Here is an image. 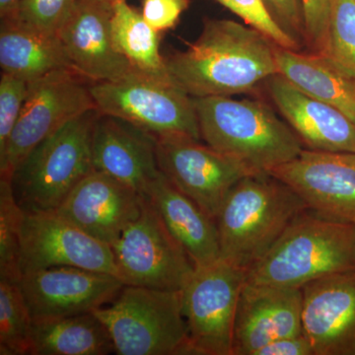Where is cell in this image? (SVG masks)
I'll use <instances>...</instances> for the list:
<instances>
[{"instance_id":"obj_1","label":"cell","mask_w":355,"mask_h":355,"mask_svg":"<svg viewBox=\"0 0 355 355\" xmlns=\"http://www.w3.org/2000/svg\"><path fill=\"white\" fill-rule=\"evenodd\" d=\"M275 46L251 26L207 19L187 50L164 58L166 70L193 98L244 94L279 74Z\"/></svg>"},{"instance_id":"obj_2","label":"cell","mask_w":355,"mask_h":355,"mask_svg":"<svg viewBox=\"0 0 355 355\" xmlns=\"http://www.w3.org/2000/svg\"><path fill=\"white\" fill-rule=\"evenodd\" d=\"M306 209L297 193L268 173L245 177L216 217L220 259L248 272Z\"/></svg>"},{"instance_id":"obj_3","label":"cell","mask_w":355,"mask_h":355,"mask_svg":"<svg viewBox=\"0 0 355 355\" xmlns=\"http://www.w3.org/2000/svg\"><path fill=\"white\" fill-rule=\"evenodd\" d=\"M350 270H355V226L306 209L248 270L246 282L301 289L313 280Z\"/></svg>"},{"instance_id":"obj_4","label":"cell","mask_w":355,"mask_h":355,"mask_svg":"<svg viewBox=\"0 0 355 355\" xmlns=\"http://www.w3.org/2000/svg\"><path fill=\"white\" fill-rule=\"evenodd\" d=\"M193 102L205 144L254 172L270 173L304 149L286 121L263 103L223 96L193 98Z\"/></svg>"},{"instance_id":"obj_5","label":"cell","mask_w":355,"mask_h":355,"mask_svg":"<svg viewBox=\"0 0 355 355\" xmlns=\"http://www.w3.org/2000/svg\"><path fill=\"white\" fill-rule=\"evenodd\" d=\"M99 112L91 110L40 142L16 168L11 184L25 211L55 210L79 182L94 171L92 130Z\"/></svg>"},{"instance_id":"obj_6","label":"cell","mask_w":355,"mask_h":355,"mask_svg":"<svg viewBox=\"0 0 355 355\" xmlns=\"http://www.w3.org/2000/svg\"><path fill=\"white\" fill-rule=\"evenodd\" d=\"M93 313L108 329L114 354H191L181 291L125 286Z\"/></svg>"},{"instance_id":"obj_7","label":"cell","mask_w":355,"mask_h":355,"mask_svg":"<svg viewBox=\"0 0 355 355\" xmlns=\"http://www.w3.org/2000/svg\"><path fill=\"white\" fill-rule=\"evenodd\" d=\"M90 92L100 114L128 121L157 139L183 135L202 139L193 98L171 79L139 72L91 83Z\"/></svg>"},{"instance_id":"obj_8","label":"cell","mask_w":355,"mask_h":355,"mask_svg":"<svg viewBox=\"0 0 355 355\" xmlns=\"http://www.w3.org/2000/svg\"><path fill=\"white\" fill-rule=\"evenodd\" d=\"M111 247L125 286L181 291L195 272V263L146 196L139 218Z\"/></svg>"},{"instance_id":"obj_9","label":"cell","mask_w":355,"mask_h":355,"mask_svg":"<svg viewBox=\"0 0 355 355\" xmlns=\"http://www.w3.org/2000/svg\"><path fill=\"white\" fill-rule=\"evenodd\" d=\"M246 279L247 270L222 259L196 266L181 291L191 354L233 355L236 312Z\"/></svg>"},{"instance_id":"obj_10","label":"cell","mask_w":355,"mask_h":355,"mask_svg":"<svg viewBox=\"0 0 355 355\" xmlns=\"http://www.w3.org/2000/svg\"><path fill=\"white\" fill-rule=\"evenodd\" d=\"M80 74L62 69L28 83V93L17 125L3 155L0 177H12L17 166L40 142L72 119L96 109L94 100Z\"/></svg>"},{"instance_id":"obj_11","label":"cell","mask_w":355,"mask_h":355,"mask_svg":"<svg viewBox=\"0 0 355 355\" xmlns=\"http://www.w3.org/2000/svg\"><path fill=\"white\" fill-rule=\"evenodd\" d=\"M156 154L160 172L214 219L235 184L258 174L238 159L183 135L158 137Z\"/></svg>"},{"instance_id":"obj_12","label":"cell","mask_w":355,"mask_h":355,"mask_svg":"<svg viewBox=\"0 0 355 355\" xmlns=\"http://www.w3.org/2000/svg\"><path fill=\"white\" fill-rule=\"evenodd\" d=\"M20 266L22 275L39 268L67 266L118 277L112 247L87 234L55 210L25 211Z\"/></svg>"},{"instance_id":"obj_13","label":"cell","mask_w":355,"mask_h":355,"mask_svg":"<svg viewBox=\"0 0 355 355\" xmlns=\"http://www.w3.org/2000/svg\"><path fill=\"white\" fill-rule=\"evenodd\" d=\"M268 174L297 193L308 209L355 226V153L305 148Z\"/></svg>"},{"instance_id":"obj_14","label":"cell","mask_w":355,"mask_h":355,"mask_svg":"<svg viewBox=\"0 0 355 355\" xmlns=\"http://www.w3.org/2000/svg\"><path fill=\"white\" fill-rule=\"evenodd\" d=\"M18 284L33 320L92 313L111 303L125 286L110 273L67 266L29 270Z\"/></svg>"},{"instance_id":"obj_15","label":"cell","mask_w":355,"mask_h":355,"mask_svg":"<svg viewBox=\"0 0 355 355\" xmlns=\"http://www.w3.org/2000/svg\"><path fill=\"white\" fill-rule=\"evenodd\" d=\"M113 3L77 0L58 32L77 73L93 83L114 81L139 73L114 46Z\"/></svg>"},{"instance_id":"obj_16","label":"cell","mask_w":355,"mask_h":355,"mask_svg":"<svg viewBox=\"0 0 355 355\" xmlns=\"http://www.w3.org/2000/svg\"><path fill=\"white\" fill-rule=\"evenodd\" d=\"M144 197L132 187L94 170L77 184L55 211L112 246L139 218Z\"/></svg>"},{"instance_id":"obj_17","label":"cell","mask_w":355,"mask_h":355,"mask_svg":"<svg viewBox=\"0 0 355 355\" xmlns=\"http://www.w3.org/2000/svg\"><path fill=\"white\" fill-rule=\"evenodd\" d=\"M303 333L314 355H355V270L306 284Z\"/></svg>"},{"instance_id":"obj_18","label":"cell","mask_w":355,"mask_h":355,"mask_svg":"<svg viewBox=\"0 0 355 355\" xmlns=\"http://www.w3.org/2000/svg\"><path fill=\"white\" fill-rule=\"evenodd\" d=\"M302 289L246 284L233 333V355H254L268 343L303 333Z\"/></svg>"},{"instance_id":"obj_19","label":"cell","mask_w":355,"mask_h":355,"mask_svg":"<svg viewBox=\"0 0 355 355\" xmlns=\"http://www.w3.org/2000/svg\"><path fill=\"white\" fill-rule=\"evenodd\" d=\"M156 144L157 137L151 133L99 113L92 130L93 164L144 195L161 173Z\"/></svg>"},{"instance_id":"obj_20","label":"cell","mask_w":355,"mask_h":355,"mask_svg":"<svg viewBox=\"0 0 355 355\" xmlns=\"http://www.w3.org/2000/svg\"><path fill=\"white\" fill-rule=\"evenodd\" d=\"M268 89L306 149L355 153V123L347 114L299 90L280 74L268 79Z\"/></svg>"},{"instance_id":"obj_21","label":"cell","mask_w":355,"mask_h":355,"mask_svg":"<svg viewBox=\"0 0 355 355\" xmlns=\"http://www.w3.org/2000/svg\"><path fill=\"white\" fill-rule=\"evenodd\" d=\"M144 196L153 203L196 266L209 265L220 259L216 219L178 190L162 173Z\"/></svg>"},{"instance_id":"obj_22","label":"cell","mask_w":355,"mask_h":355,"mask_svg":"<svg viewBox=\"0 0 355 355\" xmlns=\"http://www.w3.org/2000/svg\"><path fill=\"white\" fill-rule=\"evenodd\" d=\"M0 65L4 73L27 83L57 70L73 69L58 34L41 31L17 18L1 19Z\"/></svg>"},{"instance_id":"obj_23","label":"cell","mask_w":355,"mask_h":355,"mask_svg":"<svg viewBox=\"0 0 355 355\" xmlns=\"http://www.w3.org/2000/svg\"><path fill=\"white\" fill-rule=\"evenodd\" d=\"M279 74L299 90L342 111L355 123V76L320 53L275 46Z\"/></svg>"},{"instance_id":"obj_24","label":"cell","mask_w":355,"mask_h":355,"mask_svg":"<svg viewBox=\"0 0 355 355\" xmlns=\"http://www.w3.org/2000/svg\"><path fill=\"white\" fill-rule=\"evenodd\" d=\"M116 352L108 329L94 313L33 320L31 355H107Z\"/></svg>"},{"instance_id":"obj_25","label":"cell","mask_w":355,"mask_h":355,"mask_svg":"<svg viewBox=\"0 0 355 355\" xmlns=\"http://www.w3.org/2000/svg\"><path fill=\"white\" fill-rule=\"evenodd\" d=\"M160 34L127 0L113 2L112 37L116 50L142 73L170 79L160 53Z\"/></svg>"},{"instance_id":"obj_26","label":"cell","mask_w":355,"mask_h":355,"mask_svg":"<svg viewBox=\"0 0 355 355\" xmlns=\"http://www.w3.org/2000/svg\"><path fill=\"white\" fill-rule=\"evenodd\" d=\"M33 318L18 282L0 279V354L31 355Z\"/></svg>"},{"instance_id":"obj_27","label":"cell","mask_w":355,"mask_h":355,"mask_svg":"<svg viewBox=\"0 0 355 355\" xmlns=\"http://www.w3.org/2000/svg\"><path fill=\"white\" fill-rule=\"evenodd\" d=\"M25 211L20 207L10 178L0 177V279L19 282L21 235Z\"/></svg>"},{"instance_id":"obj_28","label":"cell","mask_w":355,"mask_h":355,"mask_svg":"<svg viewBox=\"0 0 355 355\" xmlns=\"http://www.w3.org/2000/svg\"><path fill=\"white\" fill-rule=\"evenodd\" d=\"M320 55L355 76V0H334L326 43Z\"/></svg>"},{"instance_id":"obj_29","label":"cell","mask_w":355,"mask_h":355,"mask_svg":"<svg viewBox=\"0 0 355 355\" xmlns=\"http://www.w3.org/2000/svg\"><path fill=\"white\" fill-rule=\"evenodd\" d=\"M221 6L244 21L245 24L258 30L280 48L300 51V44L292 38L273 19L263 0H216Z\"/></svg>"},{"instance_id":"obj_30","label":"cell","mask_w":355,"mask_h":355,"mask_svg":"<svg viewBox=\"0 0 355 355\" xmlns=\"http://www.w3.org/2000/svg\"><path fill=\"white\" fill-rule=\"evenodd\" d=\"M77 0H21L17 18L41 31L58 34Z\"/></svg>"},{"instance_id":"obj_31","label":"cell","mask_w":355,"mask_h":355,"mask_svg":"<svg viewBox=\"0 0 355 355\" xmlns=\"http://www.w3.org/2000/svg\"><path fill=\"white\" fill-rule=\"evenodd\" d=\"M28 93V83L2 72L0 79V156L6 153Z\"/></svg>"},{"instance_id":"obj_32","label":"cell","mask_w":355,"mask_h":355,"mask_svg":"<svg viewBox=\"0 0 355 355\" xmlns=\"http://www.w3.org/2000/svg\"><path fill=\"white\" fill-rule=\"evenodd\" d=\"M304 13L305 43L321 53L326 43L334 0H301Z\"/></svg>"},{"instance_id":"obj_33","label":"cell","mask_w":355,"mask_h":355,"mask_svg":"<svg viewBox=\"0 0 355 355\" xmlns=\"http://www.w3.org/2000/svg\"><path fill=\"white\" fill-rule=\"evenodd\" d=\"M191 0H142V16L156 31L173 29Z\"/></svg>"},{"instance_id":"obj_34","label":"cell","mask_w":355,"mask_h":355,"mask_svg":"<svg viewBox=\"0 0 355 355\" xmlns=\"http://www.w3.org/2000/svg\"><path fill=\"white\" fill-rule=\"evenodd\" d=\"M273 19L299 44L305 42L304 13L301 0H263Z\"/></svg>"},{"instance_id":"obj_35","label":"cell","mask_w":355,"mask_h":355,"mask_svg":"<svg viewBox=\"0 0 355 355\" xmlns=\"http://www.w3.org/2000/svg\"><path fill=\"white\" fill-rule=\"evenodd\" d=\"M254 355H314V349L307 336L301 334L273 340Z\"/></svg>"},{"instance_id":"obj_36","label":"cell","mask_w":355,"mask_h":355,"mask_svg":"<svg viewBox=\"0 0 355 355\" xmlns=\"http://www.w3.org/2000/svg\"><path fill=\"white\" fill-rule=\"evenodd\" d=\"M21 0H0L1 19H13L17 16Z\"/></svg>"},{"instance_id":"obj_37","label":"cell","mask_w":355,"mask_h":355,"mask_svg":"<svg viewBox=\"0 0 355 355\" xmlns=\"http://www.w3.org/2000/svg\"><path fill=\"white\" fill-rule=\"evenodd\" d=\"M102 1L111 2V3H113V2L116 1V0H102Z\"/></svg>"}]
</instances>
